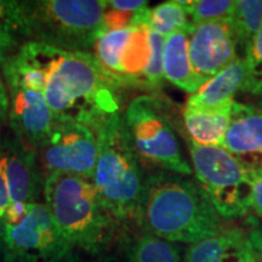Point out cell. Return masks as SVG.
<instances>
[{"mask_svg":"<svg viewBox=\"0 0 262 262\" xmlns=\"http://www.w3.org/2000/svg\"><path fill=\"white\" fill-rule=\"evenodd\" d=\"M234 100L208 110L187 108L182 111L183 124L188 140L199 146H220L231 123Z\"/></svg>","mask_w":262,"mask_h":262,"instance_id":"obj_17","label":"cell"},{"mask_svg":"<svg viewBox=\"0 0 262 262\" xmlns=\"http://www.w3.org/2000/svg\"><path fill=\"white\" fill-rule=\"evenodd\" d=\"M50 262H88L85 261L81 255L79 254L78 249H70L68 251H66L64 254H62L61 256H58ZM90 262V261H89Z\"/></svg>","mask_w":262,"mask_h":262,"instance_id":"obj_32","label":"cell"},{"mask_svg":"<svg viewBox=\"0 0 262 262\" xmlns=\"http://www.w3.org/2000/svg\"><path fill=\"white\" fill-rule=\"evenodd\" d=\"M0 175L11 203H37L44 191V173L35 150L14 135H0Z\"/></svg>","mask_w":262,"mask_h":262,"instance_id":"obj_12","label":"cell"},{"mask_svg":"<svg viewBox=\"0 0 262 262\" xmlns=\"http://www.w3.org/2000/svg\"><path fill=\"white\" fill-rule=\"evenodd\" d=\"M244 58L247 60L249 71H250V81H249V85H250L253 78L262 70V24L258 28L256 35H255L250 44L248 45V48L245 49Z\"/></svg>","mask_w":262,"mask_h":262,"instance_id":"obj_25","label":"cell"},{"mask_svg":"<svg viewBox=\"0 0 262 262\" xmlns=\"http://www.w3.org/2000/svg\"><path fill=\"white\" fill-rule=\"evenodd\" d=\"M249 242H250L251 249L255 262H262V224L255 219L249 220V229L247 232Z\"/></svg>","mask_w":262,"mask_h":262,"instance_id":"obj_27","label":"cell"},{"mask_svg":"<svg viewBox=\"0 0 262 262\" xmlns=\"http://www.w3.org/2000/svg\"><path fill=\"white\" fill-rule=\"evenodd\" d=\"M93 55L102 70L120 88H140L142 75L152 57L150 29L129 27L100 35Z\"/></svg>","mask_w":262,"mask_h":262,"instance_id":"obj_9","label":"cell"},{"mask_svg":"<svg viewBox=\"0 0 262 262\" xmlns=\"http://www.w3.org/2000/svg\"><path fill=\"white\" fill-rule=\"evenodd\" d=\"M10 204H11V199H10L8 187H6L4 180L0 175V234H2L3 227H4L6 212H8Z\"/></svg>","mask_w":262,"mask_h":262,"instance_id":"obj_30","label":"cell"},{"mask_svg":"<svg viewBox=\"0 0 262 262\" xmlns=\"http://www.w3.org/2000/svg\"><path fill=\"white\" fill-rule=\"evenodd\" d=\"M9 120V94L6 85L0 73V131Z\"/></svg>","mask_w":262,"mask_h":262,"instance_id":"obj_29","label":"cell"},{"mask_svg":"<svg viewBox=\"0 0 262 262\" xmlns=\"http://www.w3.org/2000/svg\"><path fill=\"white\" fill-rule=\"evenodd\" d=\"M238 37L231 18L202 22L189 34V57L198 77L208 81L238 58Z\"/></svg>","mask_w":262,"mask_h":262,"instance_id":"obj_11","label":"cell"},{"mask_svg":"<svg viewBox=\"0 0 262 262\" xmlns=\"http://www.w3.org/2000/svg\"><path fill=\"white\" fill-rule=\"evenodd\" d=\"M6 86L44 94L55 120L96 127L119 112L120 86L93 52L66 51L27 40L2 67Z\"/></svg>","mask_w":262,"mask_h":262,"instance_id":"obj_1","label":"cell"},{"mask_svg":"<svg viewBox=\"0 0 262 262\" xmlns=\"http://www.w3.org/2000/svg\"><path fill=\"white\" fill-rule=\"evenodd\" d=\"M37 156L44 178L72 173L93 180L98 157L97 131L81 123L55 120Z\"/></svg>","mask_w":262,"mask_h":262,"instance_id":"obj_8","label":"cell"},{"mask_svg":"<svg viewBox=\"0 0 262 262\" xmlns=\"http://www.w3.org/2000/svg\"><path fill=\"white\" fill-rule=\"evenodd\" d=\"M0 32L15 38L21 37L19 0H0Z\"/></svg>","mask_w":262,"mask_h":262,"instance_id":"obj_24","label":"cell"},{"mask_svg":"<svg viewBox=\"0 0 262 262\" xmlns=\"http://www.w3.org/2000/svg\"><path fill=\"white\" fill-rule=\"evenodd\" d=\"M4 262H39L38 256L34 255H28V254H5Z\"/></svg>","mask_w":262,"mask_h":262,"instance_id":"obj_33","label":"cell"},{"mask_svg":"<svg viewBox=\"0 0 262 262\" xmlns=\"http://www.w3.org/2000/svg\"><path fill=\"white\" fill-rule=\"evenodd\" d=\"M108 0H19L21 37L66 51L90 52Z\"/></svg>","mask_w":262,"mask_h":262,"instance_id":"obj_5","label":"cell"},{"mask_svg":"<svg viewBox=\"0 0 262 262\" xmlns=\"http://www.w3.org/2000/svg\"><path fill=\"white\" fill-rule=\"evenodd\" d=\"M247 93L255 94V95H261L262 94V70L258 72V74L255 75L251 80L250 85H249Z\"/></svg>","mask_w":262,"mask_h":262,"instance_id":"obj_34","label":"cell"},{"mask_svg":"<svg viewBox=\"0 0 262 262\" xmlns=\"http://www.w3.org/2000/svg\"><path fill=\"white\" fill-rule=\"evenodd\" d=\"M147 27L166 38L173 33L186 32L191 34L194 29L188 12L180 0H170L149 9Z\"/></svg>","mask_w":262,"mask_h":262,"instance_id":"obj_20","label":"cell"},{"mask_svg":"<svg viewBox=\"0 0 262 262\" xmlns=\"http://www.w3.org/2000/svg\"><path fill=\"white\" fill-rule=\"evenodd\" d=\"M163 72L166 80L191 95L205 83L192 67L188 33H173L165 38L163 48Z\"/></svg>","mask_w":262,"mask_h":262,"instance_id":"obj_18","label":"cell"},{"mask_svg":"<svg viewBox=\"0 0 262 262\" xmlns=\"http://www.w3.org/2000/svg\"><path fill=\"white\" fill-rule=\"evenodd\" d=\"M231 19L239 45L247 49L262 24V0H235Z\"/></svg>","mask_w":262,"mask_h":262,"instance_id":"obj_21","label":"cell"},{"mask_svg":"<svg viewBox=\"0 0 262 262\" xmlns=\"http://www.w3.org/2000/svg\"><path fill=\"white\" fill-rule=\"evenodd\" d=\"M90 262H125L119 260V258L113 257V256H106V255H100V256H95L93 261Z\"/></svg>","mask_w":262,"mask_h":262,"instance_id":"obj_35","label":"cell"},{"mask_svg":"<svg viewBox=\"0 0 262 262\" xmlns=\"http://www.w3.org/2000/svg\"><path fill=\"white\" fill-rule=\"evenodd\" d=\"M17 38L8 33L0 32V68L12 56V51L17 47Z\"/></svg>","mask_w":262,"mask_h":262,"instance_id":"obj_28","label":"cell"},{"mask_svg":"<svg viewBox=\"0 0 262 262\" xmlns=\"http://www.w3.org/2000/svg\"><path fill=\"white\" fill-rule=\"evenodd\" d=\"M222 147L249 171L262 168V101L257 103L234 101Z\"/></svg>","mask_w":262,"mask_h":262,"instance_id":"obj_14","label":"cell"},{"mask_svg":"<svg viewBox=\"0 0 262 262\" xmlns=\"http://www.w3.org/2000/svg\"><path fill=\"white\" fill-rule=\"evenodd\" d=\"M45 205L72 248L100 256L122 227L104 208L93 180L72 173L45 176Z\"/></svg>","mask_w":262,"mask_h":262,"instance_id":"obj_3","label":"cell"},{"mask_svg":"<svg viewBox=\"0 0 262 262\" xmlns=\"http://www.w3.org/2000/svg\"><path fill=\"white\" fill-rule=\"evenodd\" d=\"M125 262H181L176 243L141 232L125 243Z\"/></svg>","mask_w":262,"mask_h":262,"instance_id":"obj_19","label":"cell"},{"mask_svg":"<svg viewBox=\"0 0 262 262\" xmlns=\"http://www.w3.org/2000/svg\"><path fill=\"white\" fill-rule=\"evenodd\" d=\"M182 262H255L247 232L222 228L217 234L191 244Z\"/></svg>","mask_w":262,"mask_h":262,"instance_id":"obj_15","label":"cell"},{"mask_svg":"<svg viewBox=\"0 0 262 262\" xmlns=\"http://www.w3.org/2000/svg\"><path fill=\"white\" fill-rule=\"evenodd\" d=\"M70 249L45 203H29L24 217L5 224L0 234L3 255L28 254L50 262Z\"/></svg>","mask_w":262,"mask_h":262,"instance_id":"obj_10","label":"cell"},{"mask_svg":"<svg viewBox=\"0 0 262 262\" xmlns=\"http://www.w3.org/2000/svg\"><path fill=\"white\" fill-rule=\"evenodd\" d=\"M165 38L158 33L150 31V44H152V57L148 67L146 68L141 81V89L157 93L164 83L163 72V48Z\"/></svg>","mask_w":262,"mask_h":262,"instance_id":"obj_23","label":"cell"},{"mask_svg":"<svg viewBox=\"0 0 262 262\" xmlns=\"http://www.w3.org/2000/svg\"><path fill=\"white\" fill-rule=\"evenodd\" d=\"M251 211L262 219V168L251 170Z\"/></svg>","mask_w":262,"mask_h":262,"instance_id":"obj_26","label":"cell"},{"mask_svg":"<svg viewBox=\"0 0 262 262\" xmlns=\"http://www.w3.org/2000/svg\"><path fill=\"white\" fill-rule=\"evenodd\" d=\"M98 157L93 182L104 208L122 227L137 220L146 173L124 127L123 114H112L96 127Z\"/></svg>","mask_w":262,"mask_h":262,"instance_id":"obj_4","label":"cell"},{"mask_svg":"<svg viewBox=\"0 0 262 262\" xmlns=\"http://www.w3.org/2000/svg\"><path fill=\"white\" fill-rule=\"evenodd\" d=\"M136 224L145 233L187 244L204 241L224 228L198 181L168 171L146 175Z\"/></svg>","mask_w":262,"mask_h":262,"instance_id":"obj_2","label":"cell"},{"mask_svg":"<svg viewBox=\"0 0 262 262\" xmlns=\"http://www.w3.org/2000/svg\"><path fill=\"white\" fill-rule=\"evenodd\" d=\"M193 25L215 19L231 18L235 0H180Z\"/></svg>","mask_w":262,"mask_h":262,"instance_id":"obj_22","label":"cell"},{"mask_svg":"<svg viewBox=\"0 0 262 262\" xmlns=\"http://www.w3.org/2000/svg\"><path fill=\"white\" fill-rule=\"evenodd\" d=\"M124 127L142 169L192 175L176 135V122L170 101L159 95H141L127 104Z\"/></svg>","mask_w":262,"mask_h":262,"instance_id":"obj_6","label":"cell"},{"mask_svg":"<svg viewBox=\"0 0 262 262\" xmlns=\"http://www.w3.org/2000/svg\"><path fill=\"white\" fill-rule=\"evenodd\" d=\"M9 94V125L12 135L37 152L55 123L44 94L11 85L6 86Z\"/></svg>","mask_w":262,"mask_h":262,"instance_id":"obj_13","label":"cell"},{"mask_svg":"<svg viewBox=\"0 0 262 262\" xmlns=\"http://www.w3.org/2000/svg\"><path fill=\"white\" fill-rule=\"evenodd\" d=\"M111 8L124 10V11H139L145 6H148V2L145 0H108Z\"/></svg>","mask_w":262,"mask_h":262,"instance_id":"obj_31","label":"cell"},{"mask_svg":"<svg viewBox=\"0 0 262 262\" xmlns=\"http://www.w3.org/2000/svg\"><path fill=\"white\" fill-rule=\"evenodd\" d=\"M196 181L225 220L251 211L250 171L220 146H199L187 139Z\"/></svg>","mask_w":262,"mask_h":262,"instance_id":"obj_7","label":"cell"},{"mask_svg":"<svg viewBox=\"0 0 262 262\" xmlns=\"http://www.w3.org/2000/svg\"><path fill=\"white\" fill-rule=\"evenodd\" d=\"M250 71L244 57H238L225 70L210 78L188 97L186 106L194 110H208L234 100L238 91L247 93Z\"/></svg>","mask_w":262,"mask_h":262,"instance_id":"obj_16","label":"cell"}]
</instances>
